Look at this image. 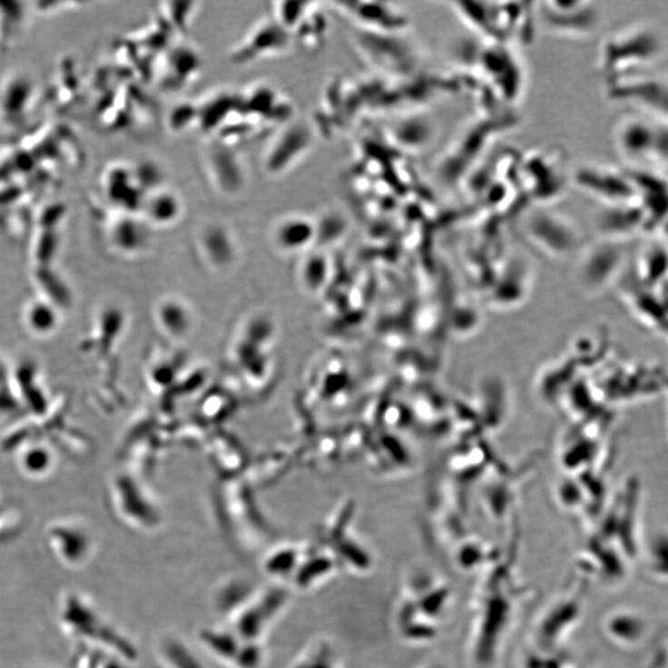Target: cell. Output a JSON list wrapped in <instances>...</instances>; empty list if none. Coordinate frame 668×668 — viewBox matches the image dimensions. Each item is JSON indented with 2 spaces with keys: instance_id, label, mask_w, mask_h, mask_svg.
<instances>
[{
  "instance_id": "6da1fadb",
  "label": "cell",
  "mask_w": 668,
  "mask_h": 668,
  "mask_svg": "<svg viewBox=\"0 0 668 668\" xmlns=\"http://www.w3.org/2000/svg\"><path fill=\"white\" fill-rule=\"evenodd\" d=\"M663 49V41L655 29L647 25L632 26L605 44L602 66L613 76H628L655 63Z\"/></svg>"
},
{
  "instance_id": "7a4b0ae2",
  "label": "cell",
  "mask_w": 668,
  "mask_h": 668,
  "mask_svg": "<svg viewBox=\"0 0 668 668\" xmlns=\"http://www.w3.org/2000/svg\"><path fill=\"white\" fill-rule=\"evenodd\" d=\"M664 121L643 113L625 115L616 123L615 148L632 163L659 162Z\"/></svg>"
},
{
  "instance_id": "3957f363",
  "label": "cell",
  "mask_w": 668,
  "mask_h": 668,
  "mask_svg": "<svg viewBox=\"0 0 668 668\" xmlns=\"http://www.w3.org/2000/svg\"><path fill=\"white\" fill-rule=\"evenodd\" d=\"M523 230L527 241L538 250L555 258L571 254L581 240L575 221L550 208H536L527 213Z\"/></svg>"
},
{
  "instance_id": "277c9868",
  "label": "cell",
  "mask_w": 668,
  "mask_h": 668,
  "mask_svg": "<svg viewBox=\"0 0 668 668\" xmlns=\"http://www.w3.org/2000/svg\"><path fill=\"white\" fill-rule=\"evenodd\" d=\"M575 183L605 207L636 203L639 192L635 181L609 166H583L575 176Z\"/></svg>"
},
{
  "instance_id": "5b68a950",
  "label": "cell",
  "mask_w": 668,
  "mask_h": 668,
  "mask_svg": "<svg viewBox=\"0 0 668 668\" xmlns=\"http://www.w3.org/2000/svg\"><path fill=\"white\" fill-rule=\"evenodd\" d=\"M541 14L548 29L562 36L592 35L599 22L598 9L587 2L546 3Z\"/></svg>"
},
{
  "instance_id": "8992f818",
  "label": "cell",
  "mask_w": 668,
  "mask_h": 668,
  "mask_svg": "<svg viewBox=\"0 0 668 668\" xmlns=\"http://www.w3.org/2000/svg\"><path fill=\"white\" fill-rule=\"evenodd\" d=\"M618 80L623 90L615 92L623 101L633 103L640 113L668 121V78L633 74Z\"/></svg>"
},
{
  "instance_id": "52a82bcc",
  "label": "cell",
  "mask_w": 668,
  "mask_h": 668,
  "mask_svg": "<svg viewBox=\"0 0 668 668\" xmlns=\"http://www.w3.org/2000/svg\"><path fill=\"white\" fill-rule=\"evenodd\" d=\"M46 544L59 564L68 569H80L90 560V535L76 521H57L46 530Z\"/></svg>"
},
{
  "instance_id": "ba28073f",
  "label": "cell",
  "mask_w": 668,
  "mask_h": 668,
  "mask_svg": "<svg viewBox=\"0 0 668 668\" xmlns=\"http://www.w3.org/2000/svg\"><path fill=\"white\" fill-rule=\"evenodd\" d=\"M348 13L359 20V22L367 24L368 30L373 32L390 34L401 32L408 26V19L404 14L398 12L390 5H383V3H374V5H348Z\"/></svg>"
},
{
  "instance_id": "9c48e42d",
  "label": "cell",
  "mask_w": 668,
  "mask_h": 668,
  "mask_svg": "<svg viewBox=\"0 0 668 668\" xmlns=\"http://www.w3.org/2000/svg\"><path fill=\"white\" fill-rule=\"evenodd\" d=\"M643 210L637 207L636 203L605 207L598 221L602 238L618 241L626 240L625 237L635 231V228L640 227L643 221Z\"/></svg>"
},
{
  "instance_id": "30bf717a",
  "label": "cell",
  "mask_w": 668,
  "mask_h": 668,
  "mask_svg": "<svg viewBox=\"0 0 668 668\" xmlns=\"http://www.w3.org/2000/svg\"><path fill=\"white\" fill-rule=\"evenodd\" d=\"M27 319H29V325L33 327L37 332H46L53 329L54 319L51 309L45 308V306H33L27 313Z\"/></svg>"
},
{
  "instance_id": "8fae6325",
  "label": "cell",
  "mask_w": 668,
  "mask_h": 668,
  "mask_svg": "<svg viewBox=\"0 0 668 668\" xmlns=\"http://www.w3.org/2000/svg\"><path fill=\"white\" fill-rule=\"evenodd\" d=\"M49 457L44 451H32L25 456V469L29 473H43L47 468Z\"/></svg>"
}]
</instances>
